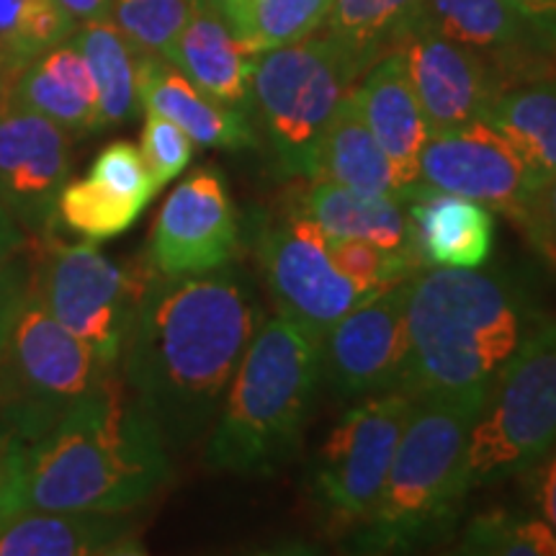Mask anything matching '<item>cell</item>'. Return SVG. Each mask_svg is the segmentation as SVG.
Returning a JSON list of instances; mask_svg holds the SVG:
<instances>
[{
	"label": "cell",
	"mask_w": 556,
	"mask_h": 556,
	"mask_svg": "<svg viewBox=\"0 0 556 556\" xmlns=\"http://www.w3.org/2000/svg\"><path fill=\"white\" fill-rule=\"evenodd\" d=\"M263 312L248 276H152L122 348L131 400L168 448L199 443L217 420Z\"/></svg>",
	"instance_id": "1"
},
{
	"label": "cell",
	"mask_w": 556,
	"mask_h": 556,
	"mask_svg": "<svg viewBox=\"0 0 556 556\" xmlns=\"http://www.w3.org/2000/svg\"><path fill=\"white\" fill-rule=\"evenodd\" d=\"M548 315L536 283L505 268H422L407 289L409 397L490 392Z\"/></svg>",
	"instance_id": "2"
},
{
	"label": "cell",
	"mask_w": 556,
	"mask_h": 556,
	"mask_svg": "<svg viewBox=\"0 0 556 556\" xmlns=\"http://www.w3.org/2000/svg\"><path fill=\"white\" fill-rule=\"evenodd\" d=\"M168 482V446L114 374L24 443L21 510L127 513Z\"/></svg>",
	"instance_id": "3"
},
{
	"label": "cell",
	"mask_w": 556,
	"mask_h": 556,
	"mask_svg": "<svg viewBox=\"0 0 556 556\" xmlns=\"http://www.w3.org/2000/svg\"><path fill=\"white\" fill-rule=\"evenodd\" d=\"M319 381L323 338L281 315L261 323L212 426L206 467L240 477L281 471L302 448Z\"/></svg>",
	"instance_id": "4"
},
{
	"label": "cell",
	"mask_w": 556,
	"mask_h": 556,
	"mask_svg": "<svg viewBox=\"0 0 556 556\" xmlns=\"http://www.w3.org/2000/svg\"><path fill=\"white\" fill-rule=\"evenodd\" d=\"M486 392L415 397L384 490L356 526L358 552H413L448 536L467 500L464 456Z\"/></svg>",
	"instance_id": "5"
},
{
	"label": "cell",
	"mask_w": 556,
	"mask_h": 556,
	"mask_svg": "<svg viewBox=\"0 0 556 556\" xmlns=\"http://www.w3.org/2000/svg\"><path fill=\"white\" fill-rule=\"evenodd\" d=\"M361 78L356 62L319 31L253 54L250 106L266 131L278 173L312 178L325 131Z\"/></svg>",
	"instance_id": "6"
},
{
	"label": "cell",
	"mask_w": 556,
	"mask_h": 556,
	"mask_svg": "<svg viewBox=\"0 0 556 556\" xmlns=\"http://www.w3.org/2000/svg\"><path fill=\"white\" fill-rule=\"evenodd\" d=\"M556 443V317H546L486 392L464 456V486L520 477Z\"/></svg>",
	"instance_id": "7"
},
{
	"label": "cell",
	"mask_w": 556,
	"mask_h": 556,
	"mask_svg": "<svg viewBox=\"0 0 556 556\" xmlns=\"http://www.w3.org/2000/svg\"><path fill=\"white\" fill-rule=\"evenodd\" d=\"M31 283L50 315L103 364L119 366L139 304L157 274L144 263L109 258L90 240L34 242Z\"/></svg>",
	"instance_id": "8"
},
{
	"label": "cell",
	"mask_w": 556,
	"mask_h": 556,
	"mask_svg": "<svg viewBox=\"0 0 556 556\" xmlns=\"http://www.w3.org/2000/svg\"><path fill=\"white\" fill-rule=\"evenodd\" d=\"M114 374L116 368L103 364L93 348L62 328L29 283L24 307L0 353V413L18 433L29 441L62 409L88 397Z\"/></svg>",
	"instance_id": "9"
},
{
	"label": "cell",
	"mask_w": 556,
	"mask_h": 556,
	"mask_svg": "<svg viewBox=\"0 0 556 556\" xmlns=\"http://www.w3.org/2000/svg\"><path fill=\"white\" fill-rule=\"evenodd\" d=\"M413 407L415 397L400 389L374 394L348 409L325 438L312 495L332 523L358 526L379 503Z\"/></svg>",
	"instance_id": "10"
},
{
	"label": "cell",
	"mask_w": 556,
	"mask_h": 556,
	"mask_svg": "<svg viewBox=\"0 0 556 556\" xmlns=\"http://www.w3.org/2000/svg\"><path fill=\"white\" fill-rule=\"evenodd\" d=\"M255 255L278 315L317 338L361 302L377 296L332 266L328 235L294 208L278 219L261 222Z\"/></svg>",
	"instance_id": "11"
},
{
	"label": "cell",
	"mask_w": 556,
	"mask_h": 556,
	"mask_svg": "<svg viewBox=\"0 0 556 556\" xmlns=\"http://www.w3.org/2000/svg\"><path fill=\"white\" fill-rule=\"evenodd\" d=\"M417 184L479 201L518 229L541 189L518 152L484 119L433 131L422 148Z\"/></svg>",
	"instance_id": "12"
},
{
	"label": "cell",
	"mask_w": 556,
	"mask_h": 556,
	"mask_svg": "<svg viewBox=\"0 0 556 556\" xmlns=\"http://www.w3.org/2000/svg\"><path fill=\"white\" fill-rule=\"evenodd\" d=\"M407 281L366 299L323 336V379L343 400L400 389L407 356Z\"/></svg>",
	"instance_id": "13"
},
{
	"label": "cell",
	"mask_w": 556,
	"mask_h": 556,
	"mask_svg": "<svg viewBox=\"0 0 556 556\" xmlns=\"http://www.w3.org/2000/svg\"><path fill=\"white\" fill-rule=\"evenodd\" d=\"M70 180V131L3 101L0 106V201L31 242L54 238L58 199Z\"/></svg>",
	"instance_id": "14"
},
{
	"label": "cell",
	"mask_w": 556,
	"mask_h": 556,
	"mask_svg": "<svg viewBox=\"0 0 556 556\" xmlns=\"http://www.w3.org/2000/svg\"><path fill=\"white\" fill-rule=\"evenodd\" d=\"M240 245V217L225 178L201 168L160 206L148 261L160 276H201L227 266Z\"/></svg>",
	"instance_id": "15"
},
{
	"label": "cell",
	"mask_w": 556,
	"mask_h": 556,
	"mask_svg": "<svg viewBox=\"0 0 556 556\" xmlns=\"http://www.w3.org/2000/svg\"><path fill=\"white\" fill-rule=\"evenodd\" d=\"M422 24L475 52L507 90L556 75V45L505 0H422Z\"/></svg>",
	"instance_id": "16"
},
{
	"label": "cell",
	"mask_w": 556,
	"mask_h": 556,
	"mask_svg": "<svg viewBox=\"0 0 556 556\" xmlns=\"http://www.w3.org/2000/svg\"><path fill=\"white\" fill-rule=\"evenodd\" d=\"M397 52L433 131L482 119L490 101L503 93L492 70L475 52L420 18L400 41Z\"/></svg>",
	"instance_id": "17"
},
{
	"label": "cell",
	"mask_w": 556,
	"mask_h": 556,
	"mask_svg": "<svg viewBox=\"0 0 556 556\" xmlns=\"http://www.w3.org/2000/svg\"><path fill=\"white\" fill-rule=\"evenodd\" d=\"M137 93L142 111H155L178 124L201 148H258V135L248 122V111L208 96L160 54L139 52Z\"/></svg>",
	"instance_id": "18"
},
{
	"label": "cell",
	"mask_w": 556,
	"mask_h": 556,
	"mask_svg": "<svg viewBox=\"0 0 556 556\" xmlns=\"http://www.w3.org/2000/svg\"><path fill=\"white\" fill-rule=\"evenodd\" d=\"M407 204L409 250L422 268H479L495 248V217L486 206L456 193L415 184Z\"/></svg>",
	"instance_id": "19"
},
{
	"label": "cell",
	"mask_w": 556,
	"mask_h": 556,
	"mask_svg": "<svg viewBox=\"0 0 556 556\" xmlns=\"http://www.w3.org/2000/svg\"><path fill=\"white\" fill-rule=\"evenodd\" d=\"M144 554L135 520L99 510H21L0 526V556Z\"/></svg>",
	"instance_id": "20"
},
{
	"label": "cell",
	"mask_w": 556,
	"mask_h": 556,
	"mask_svg": "<svg viewBox=\"0 0 556 556\" xmlns=\"http://www.w3.org/2000/svg\"><path fill=\"white\" fill-rule=\"evenodd\" d=\"M353 99L371 135L392 160L405 193L420 180V155L433 129L417 101L402 54L394 50L366 70L353 88Z\"/></svg>",
	"instance_id": "21"
},
{
	"label": "cell",
	"mask_w": 556,
	"mask_h": 556,
	"mask_svg": "<svg viewBox=\"0 0 556 556\" xmlns=\"http://www.w3.org/2000/svg\"><path fill=\"white\" fill-rule=\"evenodd\" d=\"M5 101L45 116L70 135L101 129L93 75L70 37L21 70Z\"/></svg>",
	"instance_id": "22"
},
{
	"label": "cell",
	"mask_w": 556,
	"mask_h": 556,
	"mask_svg": "<svg viewBox=\"0 0 556 556\" xmlns=\"http://www.w3.org/2000/svg\"><path fill=\"white\" fill-rule=\"evenodd\" d=\"M186 78L229 106L250 109L253 52L208 0H197L189 24L165 54Z\"/></svg>",
	"instance_id": "23"
},
{
	"label": "cell",
	"mask_w": 556,
	"mask_h": 556,
	"mask_svg": "<svg viewBox=\"0 0 556 556\" xmlns=\"http://www.w3.org/2000/svg\"><path fill=\"white\" fill-rule=\"evenodd\" d=\"M291 208L315 222L330 240L356 238L389 250H409L407 204L392 193H368L332 180H309V186L294 193Z\"/></svg>",
	"instance_id": "24"
},
{
	"label": "cell",
	"mask_w": 556,
	"mask_h": 556,
	"mask_svg": "<svg viewBox=\"0 0 556 556\" xmlns=\"http://www.w3.org/2000/svg\"><path fill=\"white\" fill-rule=\"evenodd\" d=\"M309 180H332L348 189L392 193L402 199L397 170L361 116L353 90L340 103L325 131Z\"/></svg>",
	"instance_id": "25"
},
{
	"label": "cell",
	"mask_w": 556,
	"mask_h": 556,
	"mask_svg": "<svg viewBox=\"0 0 556 556\" xmlns=\"http://www.w3.org/2000/svg\"><path fill=\"white\" fill-rule=\"evenodd\" d=\"M482 119L507 139L541 186L556 173V75L497 93Z\"/></svg>",
	"instance_id": "26"
},
{
	"label": "cell",
	"mask_w": 556,
	"mask_h": 556,
	"mask_svg": "<svg viewBox=\"0 0 556 556\" xmlns=\"http://www.w3.org/2000/svg\"><path fill=\"white\" fill-rule=\"evenodd\" d=\"M420 11L422 0H332L317 31L336 41L364 75L397 50Z\"/></svg>",
	"instance_id": "27"
},
{
	"label": "cell",
	"mask_w": 556,
	"mask_h": 556,
	"mask_svg": "<svg viewBox=\"0 0 556 556\" xmlns=\"http://www.w3.org/2000/svg\"><path fill=\"white\" fill-rule=\"evenodd\" d=\"M86 58L99 93L101 129L116 127L139 114L137 58L139 50L119 31L111 18L78 24L70 34Z\"/></svg>",
	"instance_id": "28"
},
{
	"label": "cell",
	"mask_w": 556,
	"mask_h": 556,
	"mask_svg": "<svg viewBox=\"0 0 556 556\" xmlns=\"http://www.w3.org/2000/svg\"><path fill=\"white\" fill-rule=\"evenodd\" d=\"M330 5L332 0H242L227 24L255 54L307 39L323 26Z\"/></svg>",
	"instance_id": "29"
},
{
	"label": "cell",
	"mask_w": 556,
	"mask_h": 556,
	"mask_svg": "<svg viewBox=\"0 0 556 556\" xmlns=\"http://www.w3.org/2000/svg\"><path fill=\"white\" fill-rule=\"evenodd\" d=\"M73 31L58 0H0V54L16 73Z\"/></svg>",
	"instance_id": "30"
},
{
	"label": "cell",
	"mask_w": 556,
	"mask_h": 556,
	"mask_svg": "<svg viewBox=\"0 0 556 556\" xmlns=\"http://www.w3.org/2000/svg\"><path fill=\"white\" fill-rule=\"evenodd\" d=\"M142 212L144 206L109 191L90 176L67 180L58 199V225H65L70 232L90 242L119 238L135 225Z\"/></svg>",
	"instance_id": "31"
},
{
	"label": "cell",
	"mask_w": 556,
	"mask_h": 556,
	"mask_svg": "<svg viewBox=\"0 0 556 556\" xmlns=\"http://www.w3.org/2000/svg\"><path fill=\"white\" fill-rule=\"evenodd\" d=\"M462 554L556 556V533L536 513L492 510L477 516L458 541Z\"/></svg>",
	"instance_id": "32"
},
{
	"label": "cell",
	"mask_w": 556,
	"mask_h": 556,
	"mask_svg": "<svg viewBox=\"0 0 556 556\" xmlns=\"http://www.w3.org/2000/svg\"><path fill=\"white\" fill-rule=\"evenodd\" d=\"M328 253L332 266L368 294H381L422 270L409 250H389L368 240L328 238Z\"/></svg>",
	"instance_id": "33"
},
{
	"label": "cell",
	"mask_w": 556,
	"mask_h": 556,
	"mask_svg": "<svg viewBox=\"0 0 556 556\" xmlns=\"http://www.w3.org/2000/svg\"><path fill=\"white\" fill-rule=\"evenodd\" d=\"M197 0H111V21L139 52L165 58L189 24Z\"/></svg>",
	"instance_id": "34"
},
{
	"label": "cell",
	"mask_w": 556,
	"mask_h": 556,
	"mask_svg": "<svg viewBox=\"0 0 556 556\" xmlns=\"http://www.w3.org/2000/svg\"><path fill=\"white\" fill-rule=\"evenodd\" d=\"M88 176L139 206H148L157 197L155 178H152L142 152L127 139H116V142L106 144L96 155Z\"/></svg>",
	"instance_id": "35"
},
{
	"label": "cell",
	"mask_w": 556,
	"mask_h": 556,
	"mask_svg": "<svg viewBox=\"0 0 556 556\" xmlns=\"http://www.w3.org/2000/svg\"><path fill=\"white\" fill-rule=\"evenodd\" d=\"M139 152H142L160 191L189 168L193 152H197V142L178 124L155 114V111H144Z\"/></svg>",
	"instance_id": "36"
},
{
	"label": "cell",
	"mask_w": 556,
	"mask_h": 556,
	"mask_svg": "<svg viewBox=\"0 0 556 556\" xmlns=\"http://www.w3.org/2000/svg\"><path fill=\"white\" fill-rule=\"evenodd\" d=\"M26 438L0 413V526L21 513V462Z\"/></svg>",
	"instance_id": "37"
},
{
	"label": "cell",
	"mask_w": 556,
	"mask_h": 556,
	"mask_svg": "<svg viewBox=\"0 0 556 556\" xmlns=\"http://www.w3.org/2000/svg\"><path fill=\"white\" fill-rule=\"evenodd\" d=\"M520 229L533 250L556 270V173L536 191Z\"/></svg>",
	"instance_id": "38"
},
{
	"label": "cell",
	"mask_w": 556,
	"mask_h": 556,
	"mask_svg": "<svg viewBox=\"0 0 556 556\" xmlns=\"http://www.w3.org/2000/svg\"><path fill=\"white\" fill-rule=\"evenodd\" d=\"M31 283V258L21 255L5 268H0V353H3L9 336L16 325V317Z\"/></svg>",
	"instance_id": "39"
},
{
	"label": "cell",
	"mask_w": 556,
	"mask_h": 556,
	"mask_svg": "<svg viewBox=\"0 0 556 556\" xmlns=\"http://www.w3.org/2000/svg\"><path fill=\"white\" fill-rule=\"evenodd\" d=\"M520 479H523L531 513L544 518L556 533V443L531 469H526Z\"/></svg>",
	"instance_id": "40"
},
{
	"label": "cell",
	"mask_w": 556,
	"mask_h": 556,
	"mask_svg": "<svg viewBox=\"0 0 556 556\" xmlns=\"http://www.w3.org/2000/svg\"><path fill=\"white\" fill-rule=\"evenodd\" d=\"M34 245L26 229L18 225L16 217L0 201V268H5L21 255H26V248Z\"/></svg>",
	"instance_id": "41"
},
{
	"label": "cell",
	"mask_w": 556,
	"mask_h": 556,
	"mask_svg": "<svg viewBox=\"0 0 556 556\" xmlns=\"http://www.w3.org/2000/svg\"><path fill=\"white\" fill-rule=\"evenodd\" d=\"M505 3L556 45V0H505Z\"/></svg>",
	"instance_id": "42"
},
{
	"label": "cell",
	"mask_w": 556,
	"mask_h": 556,
	"mask_svg": "<svg viewBox=\"0 0 556 556\" xmlns=\"http://www.w3.org/2000/svg\"><path fill=\"white\" fill-rule=\"evenodd\" d=\"M58 3L75 26L88 24V21L111 18V0H58Z\"/></svg>",
	"instance_id": "43"
},
{
	"label": "cell",
	"mask_w": 556,
	"mask_h": 556,
	"mask_svg": "<svg viewBox=\"0 0 556 556\" xmlns=\"http://www.w3.org/2000/svg\"><path fill=\"white\" fill-rule=\"evenodd\" d=\"M16 70H13L9 62L3 60V54H0V99L5 101V96H9V88H11V83L16 80Z\"/></svg>",
	"instance_id": "44"
},
{
	"label": "cell",
	"mask_w": 556,
	"mask_h": 556,
	"mask_svg": "<svg viewBox=\"0 0 556 556\" xmlns=\"http://www.w3.org/2000/svg\"><path fill=\"white\" fill-rule=\"evenodd\" d=\"M208 3H212L214 5V9H217L219 13H222V16H229V13H232L235 9H238V5L242 3V0H208Z\"/></svg>",
	"instance_id": "45"
},
{
	"label": "cell",
	"mask_w": 556,
	"mask_h": 556,
	"mask_svg": "<svg viewBox=\"0 0 556 556\" xmlns=\"http://www.w3.org/2000/svg\"><path fill=\"white\" fill-rule=\"evenodd\" d=\"M0 409H3V384H0Z\"/></svg>",
	"instance_id": "46"
},
{
	"label": "cell",
	"mask_w": 556,
	"mask_h": 556,
	"mask_svg": "<svg viewBox=\"0 0 556 556\" xmlns=\"http://www.w3.org/2000/svg\"><path fill=\"white\" fill-rule=\"evenodd\" d=\"M0 106H3V99H0Z\"/></svg>",
	"instance_id": "47"
}]
</instances>
